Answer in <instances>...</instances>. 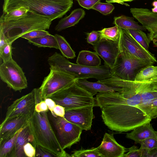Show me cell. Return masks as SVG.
Segmentation results:
<instances>
[{
  "label": "cell",
  "instance_id": "6da1fadb",
  "mask_svg": "<svg viewBox=\"0 0 157 157\" xmlns=\"http://www.w3.org/2000/svg\"><path fill=\"white\" fill-rule=\"evenodd\" d=\"M148 82L128 81L121 92L98 93L94 98L95 106L102 108L108 105L120 104L128 106L148 122L151 120L144 113L139 107L141 93Z\"/></svg>",
  "mask_w": 157,
  "mask_h": 157
},
{
  "label": "cell",
  "instance_id": "7a4b0ae2",
  "mask_svg": "<svg viewBox=\"0 0 157 157\" xmlns=\"http://www.w3.org/2000/svg\"><path fill=\"white\" fill-rule=\"evenodd\" d=\"M73 0H4L3 13H7L21 7L52 21L63 17L72 7Z\"/></svg>",
  "mask_w": 157,
  "mask_h": 157
},
{
  "label": "cell",
  "instance_id": "3957f363",
  "mask_svg": "<svg viewBox=\"0 0 157 157\" xmlns=\"http://www.w3.org/2000/svg\"><path fill=\"white\" fill-rule=\"evenodd\" d=\"M52 20L29 11L25 16L12 21H0V32L8 43L12 44L29 32L36 30L49 29Z\"/></svg>",
  "mask_w": 157,
  "mask_h": 157
},
{
  "label": "cell",
  "instance_id": "277c9868",
  "mask_svg": "<svg viewBox=\"0 0 157 157\" xmlns=\"http://www.w3.org/2000/svg\"><path fill=\"white\" fill-rule=\"evenodd\" d=\"M47 112L35 110L30 119L29 124L36 145L45 148L57 157H70L61 147L49 121Z\"/></svg>",
  "mask_w": 157,
  "mask_h": 157
},
{
  "label": "cell",
  "instance_id": "5b68a950",
  "mask_svg": "<svg viewBox=\"0 0 157 157\" xmlns=\"http://www.w3.org/2000/svg\"><path fill=\"white\" fill-rule=\"evenodd\" d=\"M48 61L50 67L65 71L77 79L94 78L101 80L112 76L111 69L105 64L90 67L75 64L57 52L48 58Z\"/></svg>",
  "mask_w": 157,
  "mask_h": 157
},
{
  "label": "cell",
  "instance_id": "8992f818",
  "mask_svg": "<svg viewBox=\"0 0 157 157\" xmlns=\"http://www.w3.org/2000/svg\"><path fill=\"white\" fill-rule=\"evenodd\" d=\"M56 105L63 107L65 110L85 106H95L94 98L88 92L78 86L76 82L49 95Z\"/></svg>",
  "mask_w": 157,
  "mask_h": 157
},
{
  "label": "cell",
  "instance_id": "52a82bcc",
  "mask_svg": "<svg viewBox=\"0 0 157 157\" xmlns=\"http://www.w3.org/2000/svg\"><path fill=\"white\" fill-rule=\"evenodd\" d=\"M119 53L113 67L112 76L121 79L134 81L138 73L146 66L153 64L134 56L119 45Z\"/></svg>",
  "mask_w": 157,
  "mask_h": 157
},
{
  "label": "cell",
  "instance_id": "ba28073f",
  "mask_svg": "<svg viewBox=\"0 0 157 157\" xmlns=\"http://www.w3.org/2000/svg\"><path fill=\"white\" fill-rule=\"evenodd\" d=\"M50 119L63 149L70 148L80 141L83 130L81 127L68 121L64 117L53 116L51 113Z\"/></svg>",
  "mask_w": 157,
  "mask_h": 157
},
{
  "label": "cell",
  "instance_id": "9c48e42d",
  "mask_svg": "<svg viewBox=\"0 0 157 157\" xmlns=\"http://www.w3.org/2000/svg\"><path fill=\"white\" fill-rule=\"evenodd\" d=\"M50 73L39 88L43 100L54 92L74 83L77 79L59 68L50 67Z\"/></svg>",
  "mask_w": 157,
  "mask_h": 157
},
{
  "label": "cell",
  "instance_id": "30bf717a",
  "mask_svg": "<svg viewBox=\"0 0 157 157\" xmlns=\"http://www.w3.org/2000/svg\"><path fill=\"white\" fill-rule=\"evenodd\" d=\"M0 77L7 86L21 92L28 87V82L22 68L13 59L0 65Z\"/></svg>",
  "mask_w": 157,
  "mask_h": 157
},
{
  "label": "cell",
  "instance_id": "8fae6325",
  "mask_svg": "<svg viewBox=\"0 0 157 157\" xmlns=\"http://www.w3.org/2000/svg\"><path fill=\"white\" fill-rule=\"evenodd\" d=\"M119 45L131 54L147 63L154 64L157 62L154 55L143 47L131 35L128 30L120 28Z\"/></svg>",
  "mask_w": 157,
  "mask_h": 157
},
{
  "label": "cell",
  "instance_id": "7c38bea8",
  "mask_svg": "<svg viewBox=\"0 0 157 157\" xmlns=\"http://www.w3.org/2000/svg\"><path fill=\"white\" fill-rule=\"evenodd\" d=\"M36 100L33 90L13 101L7 109L6 117L0 125L9 120L22 115L32 117L35 110Z\"/></svg>",
  "mask_w": 157,
  "mask_h": 157
},
{
  "label": "cell",
  "instance_id": "4fadbf2b",
  "mask_svg": "<svg viewBox=\"0 0 157 157\" xmlns=\"http://www.w3.org/2000/svg\"><path fill=\"white\" fill-rule=\"evenodd\" d=\"M94 105H90L65 110L64 117L68 121L81 127L83 130H90L93 119Z\"/></svg>",
  "mask_w": 157,
  "mask_h": 157
},
{
  "label": "cell",
  "instance_id": "5bb4252c",
  "mask_svg": "<svg viewBox=\"0 0 157 157\" xmlns=\"http://www.w3.org/2000/svg\"><path fill=\"white\" fill-rule=\"evenodd\" d=\"M130 11L133 17L148 31L147 36L150 41L157 40V13L142 8H132Z\"/></svg>",
  "mask_w": 157,
  "mask_h": 157
},
{
  "label": "cell",
  "instance_id": "9a60e30c",
  "mask_svg": "<svg viewBox=\"0 0 157 157\" xmlns=\"http://www.w3.org/2000/svg\"><path fill=\"white\" fill-rule=\"evenodd\" d=\"M93 47L95 52L104 61L105 64L113 68L119 53L118 41L99 39Z\"/></svg>",
  "mask_w": 157,
  "mask_h": 157
},
{
  "label": "cell",
  "instance_id": "2e32d148",
  "mask_svg": "<svg viewBox=\"0 0 157 157\" xmlns=\"http://www.w3.org/2000/svg\"><path fill=\"white\" fill-rule=\"evenodd\" d=\"M31 117L22 115L12 118L0 125V144L14 136L28 125Z\"/></svg>",
  "mask_w": 157,
  "mask_h": 157
},
{
  "label": "cell",
  "instance_id": "e0dca14e",
  "mask_svg": "<svg viewBox=\"0 0 157 157\" xmlns=\"http://www.w3.org/2000/svg\"><path fill=\"white\" fill-rule=\"evenodd\" d=\"M86 79H78L76 82L78 86L88 92L93 96L99 93L121 92L124 89V86L120 83H113L112 86H110L99 80L93 82H89Z\"/></svg>",
  "mask_w": 157,
  "mask_h": 157
},
{
  "label": "cell",
  "instance_id": "ac0fdd59",
  "mask_svg": "<svg viewBox=\"0 0 157 157\" xmlns=\"http://www.w3.org/2000/svg\"><path fill=\"white\" fill-rule=\"evenodd\" d=\"M101 157H123L126 148L118 144L113 134L105 133L100 145L97 147Z\"/></svg>",
  "mask_w": 157,
  "mask_h": 157
},
{
  "label": "cell",
  "instance_id": "d6986e66",
  "mask_svg": "<svg viewBox=\"0 0 157 157\" xmlns=\"http://www.w3.org/2000/svg\"><path fill=\"white\" fill-rule=\"evenodd\" d=\"M28 142L31 143L35 147L36 144L29 123L23 128L18 135L15 142L14 157H26L23 147Z\"/></svg>",
  "mask_w": 157,
  "mask_h": 157
},
{
  "label": "cell",
  "instance_id": "ffe728a7",
  "mask_svg": "<svg viewBox=\"0 0 157 157\" xmlns=\"http://www.w3.org/2000/svg\"><path fill=\"white\" fill-rule=\"evenodd\" d=\"M154 136H157V131L154 130L150 122L136 128L126 135V138L134 141L136 144Z\"/></svg>",
  "mask_w": 157,
  "mask_h": 157
},
{
  "label": "cell",
  "instance_id": "44dd1931",
  "mask_svg": "<svg viewBox=\"0 0 157 157\" xmlns=\"http://www.w3.org/2000/svg\"><path fill=\"white\" fill-rule=\"evenodd\" d=\"M156 98L157 81L149 82L141 93V101L139 107L140 110L147 116L146 113L148 105L152 101Z\"/></svg>",
  "mask_w": 157,
  "mask_h": 157
},
{
  "label": "cell",
  "instance_id": "7402d4cb",
  "mask_svg": "<svg viewBox=\"0 0 157 157\" xmlns=\"http://www.w3.org/2000/svg\"><path fill=\"white\" fill-rule=\"evenodd\" d=\"M85 14V12L82 8L74 10L69 16L65 17L59 21L55 30L59 32L75 26L84 17Z\"/></svg>",
  "mask_w": 157,
  "mask_h": 157
},
{
  "label": "cell",
  "instance_id": "603a6c76",
  "mask_svg": "<svg viewBox=\"0 0 157 157\" xmlns=\"http://www.w3.org/2000/svg\"><path fill=\"white\" fill-rule=\"evenodd\" d=\"M77 64L85 66L95 67L101 65V60L95 52L82 50L79 52Z\"/></svg>",
  "mask_w": 157,
  "mask_h": 157
},
{
  "label": "cell",
  "instance_id": "cb8c5ba5",
  "mask_svg": "<svg viewBox=\"0 0 157 157\" xmlns=\"http://www.w3.org/2000/svg\"><path fill=\"white\" fill-rule=\"evenodd\" d=\"M113 24L119 28L124 29H140L142 31L146 30L142 25H140L135 21L134 17L124 15L114 17Z\"/></svg>",
  "mask_w": 157,
  "mask_h": 157
},
{
  "label": "cell",
  "instance_id": "d4e9b609",
  "mask_svg": "<svg viewBox=\"0 0 157 157\" xmlns=\"http://www.w3.org/2000/svg\"><path fill=\"white\" fill-rule=\"evenodd\" d=\"M157 81V66L153 65L147 66L142 69L137 75L135 81L151 82Z\"/></svg>",
  "mask_w": 157,
  "mask_h": 157
},
{
  "label": "cell",
  "instance_id": "484cf974",
  "mask_svg": "<svg viewBox=\"0 0 157 157\" xmlns=\"http://www.w3.org/2000/svg\"><path fill=\"white\" fill-rule=\"evenodd\" d=\"M22 129L11 137L0 144V157H14L16 141L18 134Z\"/></svg>",
  "mask_w": 157,
  "mask_h": 157
},
{
  "label": "cell",
  "instance_id": "4316f807",
  "mask_svg": "<svg viewBox=\"0 0 157 157\" xmlns=\"http://www.w3.org/2000/svg\"><path fill=\"white\" fill-rule=\"evenodd\" d=\"M28 41L39 47H48L59 49L58 43L55 35L50 34L43 37L32 39Z\"/></svg>",
  "mask_w": 157,
  "mask_h": 157
},
{
  "label": "cell",
  "instance_id": "83f0119b",
  "mask_svg": "<svg viewBox=\"0 0 157 157\" xmlns=\"http://www.w3.org/2000/svg\"><path fill=\"white\" fill-rule=\"evenodd\" d=\"M55 36L58 43L59 49L62 55L68 59L74 58L76 57L75 52L65 39L58 34H55Z\"/></svg>",
  "mask_w": 157,
  "mask_h": 157
},
{
  "label": "cell",
  "instance_id": "f1b7e54d",
  "mask_svg": "<svg viewBox=\"0 0 157 157\" xmlns=\"http://www.w3.org/2000/svg\"><path fill=\"white\" fill-rule=\"evenodd\" d=\"M98 31L99 34V39H104L114 41H118L119 40L120 33V28L117 25L105 28Z\"/></svg>",
  "mask_w": 157,
  "mask_h": 157
},
{
  "label": "cell",
  "instance_id": "f546056e",
  "mask_svg": "<svg viewBox=\"0 0 157 157\" xmlns=\"http://www.w3.org/2000/svg\"><path fill=\"white\" fill-rule=\"evenodd\" d=\"M29 11L27 8L21 7L7 13H3L0 17V21H10L17 20L26 16Z\"/></svg>",
  "mask_w": 157,
  "mask_h": 157
},
{
  "label": "cell",
  "instance_id": "4dcf8cb0",
  "mask_svg": "<svg viewBox=\"0 0 157 157\" xmlns=\"http://www.w3.org/2000/svg\"><path fill=\"white\" fill-rule=\"evenodd\" d=\"M131 35L143 47L147 50L149 47L150 40L147 36L142 30L140 29H127Z\"/></svg>",
  "mask_w": 157,
  "mask_h": 157
},
{
  "label": "cell",
  "instance_id": "1f68e13d",
  "mask_svg": "<svg viewBox=\"0 0 157 157\" xmlns=\"http://www.w3.org/2000/svg\"><path fill=\"white\" fill-rule=\"evenodd\" d=\"M139 144H140V148L143 151V157H147L151 151L157 149V136L147 138Z\"/></svg>",
  "mask_w": 157,
  "mask_h": 157
},
{
  "label": "cell",
  "instance_id": "d6a6232c",
  "mask_svg": "<svg viewBox=\"0 0 157 157\" xmlns=\"http://www.w3.org/2000/svg\"><path fill=\"white\" fill-rule=\"evenodd\" d=\"M70 155L71 157H101L97 148L75 150Z\"/></svg>",
  "mask_w": 157,
  "mask_h": 157
},
{
  "label": "cell",
  "instance_id": "836d02e7",
  "mask_svg": "<svg viewBox=\"0 0 157 157\" xmlns=\"http://www.w3.org/2000/svg\"><path fill=\"white\" fill-rule=\"evenodd\" d=\"M92 9L95 10L105 15L111 13L114 9V6L110 3H102L99 2L96 3Z\"/></svg>",
  "mask_w": 157,
  "mask_h": 157
},
{
  "label": "cell",
  "instance_id": "e575fe53",
  "mask_svg": "<svg viewBox=\"0 0 157 157\" xmlns=\"http://www.w3.org/2000/svg\"><path fill=\"white\" fill-rule=\"evenodd\" d=\"M48 32L44 30H36L32 31L22 36L21 37L28 40L38 38L49 34Z\"/></svg>",
  "mask_w": 157,
  "mask_h": 157
},
{
  "label": "cell",
  "instance_id": "d590c367",
  "mask_svg": "<svg viewBox=\"0 0 157 157\" xmlns=\"http://www.w3.org/2000/svg\"><path fill=\"white\" fill-rule=\"evenodd\" d=\"M12 44L8 43L3 50L0 52V58L2 62L8 61L12 59Z\"/></svg>",
  "mask_w": 157,
  "mask_h": 157
},
{
  "label": "cell",
  "instance_id": "8d00e7d4",
  "mask_svg": "<svg viewBox=\"0 0 157 157\" xmlns=\"http://www.w3.org/2000/svg\"><path fill=\"white\" fill-rule=\"evenodd\" d=\"M146 113L151 120L157 117V98L152 101L149 105Z\"/></svg>",
  "mask_w": 157,
  "mask_h": 157
},
{
  "label": "cell",
  "instance_id": "74e56055",
  "mask_svg": "<svg viewBox=\"0 0 157 157\" xmlns=\"http://www.w3.org/2000/svg\"><path fill=\"white\" fill-rule=\"evenodd\" d=\"M35 149L36 157H57L54 153L38 144L36 145Z\"/></svg>",
  "mask_w": 157,
  "mask_h": 157
},
{
  "label": "cell",
  "instance_id": "f35d334b",
  "mask_svg": "<svg viewBox=\"0 0 157 157\" xmlns=\"http://www.w3.org/2000/svg\"><path fill=\"white\" fill-rule=\"evenodd\" d=\"M143 151L140 148L133 146L128 149V152L124 154L123 157H143Z\"/></svg>",
  "mask_w": 157,
  "mask_h": 157
},
{
  "label": "cell",
  "instance_id": "ab89813d",
  "mask_svg": "<svg viewBox=\"0 0 157 157\" xmlns=\"http://www.w3.org/2000/svg\"><path fill=\"white\" fill-rule=\"evenodd\" d=\"M23 149L26 157H35V147L30 143L26 144L23 147Z\"/></svg>",
  "mask_w": 157,
  "mask_h": 157
},
{
  "label": "cell",
  "instance_id": "60d3db41",
  "mask_svg": "<svg viewBox=\"0 0 157 157\" xmlns=\"http://www.w3.org/2000/svg\"><path fill=\"white\" fill-rule=\"evenodd\" d=\"M99 34L98 31H93L88 34L87 37V42L93 46L99 39Z\"/></svg>",
  "mask_w": 157,
  "mask_h": 157
},
{
  "label": "cell",
  "instance_id": "b9f144b4",
  "mask_svg": "<svg viewBox=\"0 0 157 157\" xmlns=\"http://www.w3.org/2000/svg\"><path fill=\"white\" fill-rule=\"evenodd\" d=\"M79 4L87 10L92 9L93 7L101 0H77Z\"/></svg>",
  "mask_w": 157,
  "mask_h": 157
},
{
  "label": "cell",
  "instance_id": "7bdbcfd3",
  "mask_svg": "<svg viewBox=\"0 0 157 157\" xmlns=\"http://www.w3.org/2000/svg\"><path fill=\"white\" fill-rule=\"evenodd\" d=\"M49 110L44 100H42L37 102L35 105V111L38 112L45 111L48 112Z\"/></svg>",
  "mask_w": 157,
  "mask_h": 157
},
{
  "label": "cell",
  "instance_id": "ee69618b",
  "mask_svg": "<svg viewBox=\"0 0 157 157\" xmlns=\"http://www.w3.org/2000/svg\"><path fill=\"white\" fill-rule=\"evenodd\" d=\"M65 113V110L62 106L59 105H56L53 109L52 113H51L53 116L64 117Z\"/></svg>",
  "mask_w": 157,
  "mask_h": 157
},
{
  "label": "cell",
  "instance_id": "f6af8a7d",
  "mask_svg": "<svg viewBox=\"0 0 157 157\" xmlns=\"http://www.w3.org/2000/svg\"><path fill=\"white\" fill-rule=\"evenodd\" d=\"M51 113H52L53 110L56 104L55 102L52 99L47 98L44 100Z\"/></svg>",
  "mask_w": 157,
  "mask_h": 157
},
{
  "label": "cell",
  "instance_id": "bcb514c9",
  "mask_svg": "<svg viewBox=\"0 0 157 157\" xmlns=\"http://www.w3.org/2000/svg\"><path fill=\"white\" fill-rule=\"evenodd\" d=\"M8 44L3 34L0 32V52L3 50Z\"/></svg>",
  "mask_w": 157,
  "mask_h": 157
},
{
  "label": "cell",
  "instance_id": "7dc6e473",
  "mask_svg": "<svg viewBox=\"0 0 157 157\" xmlns=\"http://www.w3.org/2000/svg\"><path fill=\"white\" fill-rule=\"evenodd\" d=\"M135 0H106L107 2L117 3L124 4V2H130Z\"/></svg>",
  "mask_w": 157,
  "mask_h": 157
},
{
  "label": "cell",
  "instance_id": "c3c4849f",
  "mask_svg": "<svg viewBox=\"0 0 157 157\" xmlns=\"http://www.w3.org/2000/svg\"><path fill=\"white\" fill-rule=\"evenodd\" d=\"M152 4L154 7H157V0H154Z\"/></svg>",
  "mask_w": 157,
  "mask_h": 157
},
{
  "label": "cell",
  "instance_id": "681fc988",
  "mask_svg": "<svg viewBox=\"0 0 157 157\" xmlns=\"http://www.w3.org/2000/svg\"><path fill=\"white\" fill-rule=\"evenodd\" d=\"M151 10L153 13H157V7H154L151 9Z\"/></svg>",
  "mask_w": 157,
  "mask_h": 157
},
{
  "label": "cell",
  "instance_id": "f907efd6",
  "mask_svg": "<svg viewBox=\"0 0 157 157\" xmlns=\"http://www.w3.org/2000/svg\"><path fill=\"white\" fill-rule=\"evenodd\" d=\"M154 44L157 47V40L153 41Z\"/></svg>",
  "mask_w": 157,
  "mask_h": 157
},
{
  "label": "cell",
  "instance_id": "816d5d0a",
  "mask_svg": "<svg viewBox=\"0 0 157 157\" xmlns=\"http://www.w3.org/2000/svg\"></svg>",
  "mask_w": 157,
  "mask_h": 157
},
{
  "label": "cell",
  "instance_id": "f5cc1de1",
  "mask_svg": "<svg viewBox=\"0 0 157 157\" xmlns=\"http://www.w3.org/2000/svg\"></svg>",
  "mask_w": 157,
  "mask_h": 157
}]
</instances>
